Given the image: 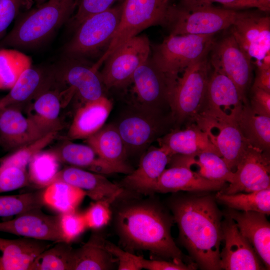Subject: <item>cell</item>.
Returning a JSON list of instances; mask_svg holds the SVG:
<instances>
[{"mask_svg":"<svg viewBox=\"0 0 270 270\" xmlns=\"http://www.w3.org/2000/svg\"><path fill=\"white\" fill-rule=\"evenodd\" d=\"M36 5L44 3L48 0H34Z\"/></svg>","mask_w":270,"mask_h":270,"instance_id":"db71d44e","label":"cell"},{"mask_svg":"<svg viewBox=\"0 0 270 270\" xmlns=\"http://www.w3.org/2000/svg\"><path fill=\"white\" fill-rule=\"evenodd\" d=\"M239 13L213 5L190 8L174 5L168 26L170 34L214 35L230 27Z\"/></svg>","mask_w":270,"mask_h":270,"instance_id":"9c48e42d","label":"cell"},{"mask_svg":"<svg viewBox=\"0 0 270 270\" xmlns=\"http://www.w3.org/2000/svg\"><path fill=\"white\" fill-rule=\"evenodd\" d=\"M112 109V103L104 96L85 102L75 113L68 130V140L86 139L102 128Z\"/></svg>","mask_w":270,"mask_h":270,"instance_id":"f546056e","label":"cell"},{"mask_svg":"<svg viewBox=\"0 0 270 270\" xmlns=\"http://www.w3.org/2000/svg\"><path fill=\"white\" fill-rule=\"evenodd\" d=\"M214 36L170 34L153 46L151 58L160 70L176 79L186 67L208 56L214 42Z\"/></svg>","mask_w":270,"mask_h":270,"instance_id":"52a82bcc","label":"cell"},{"mask_svg":"<svg viewBox=\"0 0 270 270\" xmlns=\"http://www.w3.org/2000/svg\"><path fill=\"white\" fill-rule=\"evenodd\" d=\"M60 162L50 150H42L28 164V175L30 184L38 188L47 186L60 170Z\"/></svg>","mask_w":270,"mask_h":270,"instance_id":"8d00e7d4","label":"cell"},{"mask_svg":"<svg viewBox=\"0 0 270 270\" xmlns=\"http://www.w3.org/2000/svg\"><path fill=\"white\" fill-rule=\"evenodd\" d=\"M174 4L172 0H124L120 21L108 48L94 64L99 68L122 44L150 26H168Z\"/></svg>","mask_w":270,"mask_h":270,"instance_id":"5b68a950","label":"cell"},{"mask_svg":"<svg viewBox=\"0 0 270 270\" xmlns=\"http://www.w3.org/2000/svg\"><path fill=\"white\" fill-rule=\"evenodd\" d=\"M214 197L218 202L229 208L256 212L267 216L270 214V188L250 192L234 194H226L219 190Z\"/></svg>","mask_w":270,"mask_h":270,"instance_id":"d590c367","label":"cell"},{"mask_svg":"<svg viewBox=\"0 0 270 270\" xmlns=\"http://www.w3.org/2000/svg\"><path fill=\"white\" fill-rule=\"evenodd\" d=\"M105 239L93 232L80 247L72 248L70 270H108L114 268L117 260L106 250Z\"/></svg>","mask_w":270,"mask_h":270,"instance_id":"1f68e13d","label":"cell"},{"mask_svg":"<svg viewBox=\"0 0 270 270\" xmlns=\"http://www.w3.org/2000/svg\"><path fill=\"white\" fill-rule=\"evenodd\" d=\"M176 79L160 70L150 55L134 72L131 82L138 108L156 115H166Z\"/></svg>","mask_w":270,"mask_h":270,"instance_id":"ba28073f","label":"cell"},{"mask_svg":"<svg viewBox=\"0 0 270 270\" xmlns=\"http://www.w3.org/2000/svg\"><path fill=\"white\" fill-rule=\"evenodd\" d=\"M210 192H173L167 200L178 241L200 270H220L224 214Z\"/></svg>","mask_w":270,"mask_h":270,"instance_id":"7a4b0ae2","label":"cell"},{"mask_svg":"<svg viewBox=\"0 0 270 270\" xmlns=\"http://www.w3.org/2000/svg\"><path fill=\"white\" fill-rule=\"evenodd\" d=\"M209 60L212 68L230 78L236 85L244 104H248V92L252 78V62L240 48L230 34L214 42Z\"/></svg>","mask_w":270,"mask_h":270,"instance_id":"8fae6325","label":"cell"},{"mask_svg":"<svg viewBox=\"0 0 270 270\" xmlns=\"http://www.w3.org/2000/svg\"><path fill=\"white\" fill-rule=\"evenodd\" d=\"M44 188L20 194L0 196V216H17L27 211L42 208Z\"/></svg>","mask_w":270,"mask_h":270,"instance_id":"ab89813d","label":"cell"},{"mask_svg":"<svg viewBox=\"0 0 270 270\" xmlns=\"http://www.w3.org/2000/svg\"><path fill=\"white\" fill-rule=\"evenodd\" d=\"M29 59L15 50L0 48V90L10 89L30 66Z\"/></svg>","mask_w":270,"mask_h":270,"instance_id":"74e56055","label":"cell"},{"mask_svg":"<svg viewBox=\"0 0 270 270\" xmlns=\"http://www.w3.org/2000/svg\"><path fill=\"white\" fill-rule=\"evenodd\" d=\"M222 228L224 246L220 252V266L224 270H266L254 249L242 234L234 220L224 214Z\"/></svg>","mask_w":270,"mask_h":270,"instance_id":"2e32d148","label":"cell"},{"mask_svg":"<svg viewBox=\"0 0 270 270\" xmlns=\"http://www.w3.org/2000/svg\"><path fill=\"white\" fill-rule=\"evenodd\" d=\"M58 132H49L30 144L14 150L9 154L0 158V169L10 166L26 169L32 158L51 143Z\"/></svg>","mask_w":270,"mask_h":270,"instance_id":"60d3db41","label":"cell"},{"mask_svg":"<svg viewBox=\"0 0 270 270\" xmlns=\"http://www.w3.org/2000/svg\"><path fill=\"white\" fill-rule=\"evenodd\" d=\"M214 2L221 4L230 9L256 8L260 10V6L256 0H181L180 6L190 8L210 6Z\"/></svg>","mask_w":270,"mask_h":270,"instance_id":"7dc6e473","label":"cell"},{"mask_svg":"<svg viewBox=\"0 0 270 270\" xmlns=\"http://www.w3.org/2000/svg\"><path fill=\"white\" fill-rule=\"evenodd\" d=\"M48 134L32 119L23 115L19 108H0V145L6 149L16 150Z\"/></svg>","mask_w":270,"mask_h":270,"instance_id":"44dd1931","label":"cell"},{"mask_svg":"<svg viewBox=\"0 0 270 270\" xmlns=\"http://www.w3.org/2000/svg\"><path fill=\"white\" fill-rule=\"evenodd\" d=\"M104 246L106 250L117 260L118 270H140L142 268V257L124 250L106 240Z\"/></svg>","mask_w":270,"mask_h":270,"instance_id":"bcb514c9","label":"cell"},{"mask_svg":"<svg viewBox=\"0 0 270 270\" xmlns=\"http://www.w3.org/2000/svg\"><path fill=\"white\" fill-rule=\"evenodd\" d=\"M224 214L232 218L252 244L266 270L270 268V223L262 213L228 208Z\"/></svg>","mask_w":270,"mask_h":270,"instance_id":"cb8c5ba5","label":"cell"},{"mask_svg":"<svg viewBox=\"0 0 270 270\" xmlns=\"http://www.w3.org/2000/svg\"><path fill=\"white\" fill-rule=\"evenodd\" d=\"M252 87L270 92V68H256V78Z\"/></svg>","mask_w":270,"mask_h":270,"instance_id":"816d5d0a","label":"cell"},{"mask_svg":"<svg viewBox=\"0 0 270 270\" xmlns=\"http://www.w3.org/2000/svg\"><path fill=\"white\" fill-rule=\"evenodd\" d=\"M54 244L38 256L30 270H70L73 248L70 243L60 241Z\"/></svg>","mask_w":270,"mask_h":270,"instance_id":"f35d334b","label":"cell"},{"mask_svg":"<svg viewBox=\"0 0 270 270\" xmlns=\"http://www.w3.org/2000/svg\"><path fill=\"white\" fill-rule=\"evenodd\" d=\"M120 195H114L91 203L88 209L84 212L88 228L96 230L109 223L112 218V205Z\"/></svg>","mask_w":270,"mask_h":270,"instance_id":"b9f144b4","label":"cell"},{"mask_svg":"<svg viewBox=\"0 0 270 270\" xmlns=\"http://www.w3.org/2000/svg\"><path fill=\"white\" fill-rule=\"evenodd\" d=\"M236 123L248 144L264 152L270 150V116L258 115L244 104Z\"/></svg>","mask_w":270,"mask_h":270,"instance_id":"d6a6232c","label":"cell"},{"mask_svg":"<svg viewBox=\"0 0 270 270\" xmlns=\"http://www.w3.org/2000/svg\"><path fill=\"white\" fill-rule=\"evenodd\" d=\"M75 93L70 87L62 90L58 88H51L34 100L28 116L47 133L58 132L62 128L59 120L62 102H64L62 98L70 100Z\"/></svg>","mask_w":270,"mask_h":270,"instance_id":"f1b7e54d","label":"cell"},{"mask_svg":"<svg viewBox=\"0 0 270 270\" xmlns=\"http://www.w3.org/2000/svg\"><path fill=\"white\" fill-rule=\"evenodd\" d=\"M260 6V10L269 12L270 10V0H256Z\"/></svg>","mask_w":270,"mask_h":270,"instance_id":"f5cc1de1","label":"cell"},{"mask_svg":"<svg viewBox=\"0 0 270 270\" xmlns=\"http://www.w3.org/2000/svg\"><path fill=\"white\" fill-rule=\"evenodd\" d=\"M240 48L252 62L261 60L270 52V18L258 12H240L230 26Z\"/></svg>","mask_w":270,"mask_h":270,"instance_id":"9a60e30c","label":"cell"},{"mask_svg":"<svg viewBox=\"0 0 270 270\" xmlns=\"http://www.w3.org/2000/svg\"><path fill=\"white\" fill-rule=\"evenodd\" d=\"M85 196L80 188L63 182H56L44 188L43 200L44 205L60 214L76 210Z\"/></svg>","mask_w":270,"mask_h":270,"instance_id":"e575fe53","label":"cell"},{"mask_svg":"<svg viewBox=\"0 0 270 270\" xmlns=\"http://www.w3.org/2000/svg\"><path fill=\"white\" fill-rule=\"evenodd\" d=\"M168 164L170 166H182L190 169L196 166V170L194 172L213 181L230 184L234 177V172L228 168L223 158L212 152H202L190 156L174 154Z\"/></svg>","mask_w":270,"mask_h":270,"instance_id":"4dcf8cb0","label":"cell"},{"mask_svg":"<svg viewBox=\"0 0 270 270\" xmlns=\"http://www.w3.org/2000/svg\"><path fill=\"white\" fill-rule=\"evenodd\" d=\"M206 132L228 168L234 172L248 146L236 121L200 115L196 122Z\"/></svg>","mask_w":270,"mask_h":270,"instance_id":"ac0fdd59","label":"cell"},{"mask_svg":"<svg viewBox=\"0 0 270 270\" xmlns=\"http://www.w3.org/2000/svg\"><path fill=\"white\" fill-rule=\"evenodd\" d=\"M0 232L54 243L64 241L60 214H47L41 208L32 210L12 220L0 222Z\"/></svg>","mask_w":270,"mask_h":270,"instance_id":"d6986e66","label":"cell"},{"mask_svg":"<svg viewBox=\"0 0 270 270\" xmlns=\"http://www.w3.org/2000/svg\"><path fill=\"white\" fill-rule=\"evenodd\" d=\"M248 105L256 114L270 116V92L250 87Z\"/></svg>","mask_w":270,"mask_h":270,"instance_id":"681fc988","label":"cell"},{"mask_svg":"<svg viewBox=\"0 0 270 270\" xmlns=\"http://www.w3.org/2000/svg\"><path fill=\"white\" fill-rule=\"evenodd\" d=\"M60 224L64 241L69 243L88 228L84 214L76 210L60 214Z\"/></svg>","mask_w":270,"mask_h":270,"instance_id":"ee69618b","label":"cell"},{"mask_svg":"<svg viewBox=\"0 0 270 270\" xmlns=\"http://www.w3.org/2000/svg\"><path fill=\"white\" fill-rule=\"evenodd\" d=\"M122 10V2L86 18L65 46V56L87 60L105 52L118 28Z\"/></svg>","mask_w":270,"mask_h":270,"instance_id":"8992f818","label":"cell"},{"mask_svg":"<svg viewBox=\"0 0 270 270\" xmlns=\"http://www.w3.org/2000/svg\"><path fill=\"white\" fill-rule=\"evenodd\" d=\"M140 110V113L124 116L116 126L127 154L144 149L154 140L168 132L171 125L174 127L171 114L156 115Z\"/></svg>","mask_w":270,"mask_h":270,"instance_id":"7c38bea8","label":"cell"},{"mask_svg":"<svg viewBox=\"0 0 270 270\" xmlns=\"http://www.w3.org/2000/svg\"><path fill=\"white\" fill-rule=\"evenodd\" d=\"M234 172L232 182L222 192H250L270 188V152L248 145Z\"/></svg>","mask_w":270,"mask_h":270,"instance_id":"5bb4252c","label":"cell"},{"mask_svg":"<svg viewBox=\"0 0 270 270\" xmlns=\"http://www.w3.org/2000/svg\"><path fill=\"white\" fill-rule=\"evenodd\" d=\"M56 182H63L80 188L94 201L120 194L124 190L118 184L111 182L102 174L73 166H66L60 170L48 185Z\"/></svg>","mask_w":270,"mask_h":270,"instance_id":"484cf974","label":"cell"},{"mask_svg":"<svg viewBox=\"0 0 270 270\" xmlns=\"http://www.w3.org/2000/svg\"><path fill=\"white\" fill-rule=\"evenodd\" d=\"M47 240L0 238V270H30L38 256L50 248Z\"/></svg>","mask_w":270,"mask_h":270,"instance_id":"83f0119b","label":"cell"},{"mask_svg":"<svg viewBox=\"0 0 270 270\" xmlns=\"http://www.w3.org/2000/svg\"><path fill=\"white\" fill-rule=\"evenodd\" d=\"M150 52V42L145 35H137L124 42L104 62L100 75L104 87L120 88L130 83L134 72Z\"/></svg>","mask_w":270,"mask_h":270,"instance_id":"30bf717a","label":"cell"},{"mask_svg":"<svg viewBox=\"0 0 270 270\" xmlns=\"http://www.w3.org/2000/svg\"><path fill=\"white\" fill-rule=\"evenodd\" d=\"M120 0H76L75 12L68 20L70 27L76 28L88 16L114 6Z\"/></svg>","mask_w":270,"mask_h":270,"instance_id":"7bdbcfd3","label":"cell"},{"mask_svg":"<svg viewBox=\"0 0 270 270\" xmlns=\"http://www.w3.org/2000/svg\"><path fill=\"white\" fill-rule=\"evenodd\" d=\"M184 127L182 129L174 128L158 138L160 146L168 150L172 156H190L206 151L220 156L206 132L198 124L191 123Z\"/></svg>","mask_w":270,"mask_h":270,"instance_id":"4316f807","label":"cell"},{"mask_svg":"<svg viewBox=\"0 0 270 270\" xmlns=\"http://www.w3.org/2000/svg\"><path fill=\"white\" fill-rule=\"evenodd\" d=\"M142 268L148 270H193L198 267L194 263L182 260H156L142 258Z\"/></svg>","mask_w":270,"mask_h":270,"instance_id":"f907efd6","label":"cell"},{"mask_svg":"<svg viewBox=\"0 0 270 270\" xmlns=\"http://www.w3.org/2000/svg\"><path fill=\"white\" fill-rule=\"evenodd\" d=\"M30 185L26 169L16 166L0 169V193Z\"/></svg>","mask_w":270,"mask_h":270,"instance_id":"f6af8a7d","label":"cell"},{"mask_svg":"<svg viewBox=\"0 0 270 270\" xmlns=\"http://www.w3.org/2000/svg\"><path fill=\"white\" fill-rule=\"evenodd\" d=\"M244 104L232 80L220 70L212 68L207 86L204 108L200 115L236 121Z\"/></svg>","mask_w":270,"mask_h":270,"instance_id":"e0dca14e","label":"cell"},{"mask_svg":"<svg viewBox=\"0 0 270 270\" xmlns=\"http://www.w3.org/2000/svg\"><path fill=\"white\" fill-rule=\"evenodd\" d=\"M208 56L186 67L176 78L170 100L174 128L195 122L204 110L212 70Z\"/></svg>","mask_w":270,"mask_h":270,"instance_id":"277c9868","label":"cell"},{"mask_svg":"<svg viewBox=\"0 0 270 270\" xmlns=\"http://www.w3.org/2000/svg\"><path fill=\"white\" fill-rule=\"evenodd\" d=\"M76 0H48L20 14L12 30L0 40V48H34L46 42L74 12Z\"/></svg>","mask_w":270,"mask_h":270,"instance_id":"3957f363","label":"cell"},{"mask_svg":"<svg viewBox=\"0 0 270 270\" xmlns=\"http://www.w3.org/2000/svg\"><path fill=\"white\" fill-rule=\"evenodd\" d=\"M86 140L102 159L114 164H127L125 146L116 126L102 127Z\"/></svg>","mask_w":270,"mask_h":270,"instance_id":"836d02e7","label":"cell"},{"mask_svg":"<svg viewBox=\"0 0 270 270\" xmlns=\"http://www.w3.org/2000/svg\"><path fill=\"white\" fill-rule=\"evenodd\" d=\"M54 69L56 82L73 88L84 102L104 96L100 72L88 60L65 56Z\"/></svg>","mask_w":270,"mask_h":270,"instance_id":"4fadbf2b","label":"cell"},{"mask_svg":"<svg viewBox=\"0 0 270 270\" xmlns=\"http://www.w3.org/2000/svg\"><path fill=\"white\" fill-rule=\"evenodd\" d=\"M226 186V182L205 178L188 168L174 166L163 172L152 188V194L178 192H217Z\"/></svg>","mask_w":270,"mask_h":270,"instance_id":"d4e9b609","label":"cell"},{"mask_svg":"<svg viewBox=\"0 0 270 270\" xmlns=\"http://www.w3.org/2000/svg\"><path fill=\"white\" fill-rule=\"evenodd\" d=\"M56 82L54 66H30L21 73L9 92L0 99V108L12 106L20 109L22 105L52 88Z\"/></svg>","mask_w":270,"mask_h":270,"instance_id":"ffe728a7","label":"cell"},{"mask_svg":"<svg viewBox=\"0 0 270 270\" xmlns=\"http://www.w3.org/2000/svg\"><path fill=\"white\" fill-rule=\"evenodd\" d=\"M141 195L124 190L112 205L114 228L124 250H148L162 260L194 263L172 237L174 221L168 209L154 198Z\"/></svg>","mask_w":270,"mask_h":270,"instance_id":"6da1fadb","label":"cell"},{"mask_svg":"<svg viewBox=\"0 0 270 270\" xmlns=\"http://www.w3.org/2000/svg\"><path fill=\"white\" fill-rule=\"evenodd\" d=\"M171 157L169 152L162 147L150 150L141 158L138 168L118 184L130 192L152 195V188Z\"/></svg>","mask_w":270,"mask_h":270,"instance_id":"603a6c76","label":"cell"},{"mask_svg":"<svg viewBox=\"0 0 270 270\" xmlns=\"http://www.w3.org/2000/svg\"><path fill=\"white\" fill-rule=\"evenodd\" d=\"M60 163L87 170L100 174H128L134 169L128 164H118L106 160L90 146L65 142L50 150Z\"/></svg>","mask_w":270,"mask_h":270,"instance_id":"7402d4cb","label":"cell"},{"mask_svg":"<svg viewBox=\"0 0 270 270\" xmlns=\"http://www.w3.org/2000/svg\"><path fill=\"white\" fill-rule=\"evenodd\" d=\"M0 144H1V142H0Z\"/></svg>","mask_w":270,"mask_h":270,"instance_id":"11a10c76","label":"cell"},{"mask_svg":"<svg viewBox=\"0 0 270 270\" xmlns=\"http://www.w3.org/2000/svg\"><path fill=\"white\" fill-rule=\"evenodd\" d=\"M24 0H0V40L20 14Z\"/></svg>","mask_w":270,"mask_h":270,"instance_id":"c3c4849f","label":"cell"}]
</instances>
